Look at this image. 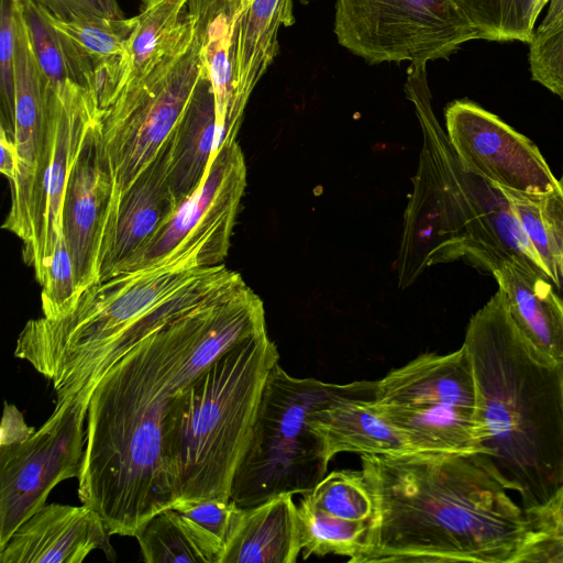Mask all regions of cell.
I'll return each instance as SVG.
<instances>
[{
    "label": "cell",
    "instance_id": "6da1fadb",
    "mask_svg": "<svg viewBox=\"0 0 563 563\" xmlns=\"http://www.w3.org/2000/svg\"><path fill=\"white\" fill-rule=\"evenodd\" d=\"M238 286L141 339L90 389L77 493L110 534L135 537L172 507L167 420L176 398L218 356L267 331L262 299Z\"/></svg>",
    "mask_w": 563,
    "mask_h": 563
},
{
    "label": "cell",
    "instance_id": "7a4b0ae2",
    "mask_svg": "<svg viewBox=\"0 0 563 563\" xmlns=\"http://www.w3.org/2000/svg\"><path fill=\"white\" fill-rule=\"evenodd\" d=\"M375 501L351 563H516L533 526L476 452L361 454Z\"/></svg>",
    "mask_w": 563,
    "mask_h": 563
},
{
    "label": "cell",
    "instance_id": "3957f363",
    "mask_svg": "<svg viewBox=\"0 0 563 563\" xmlns=\"http://www.w3.org/2000/svg\"><path fill=\"white\" fill-rule=\"evenodd\" d=\"M462 346L476 386L479 453L533 525L563 488V365L527 342L499 288L470 319Z\"/></svg>",
    "mask_w": 563,
    "mask_h": 563
},
{
    "label": "cell",
    "instance_id": "277c9868",
    "mask_svg": "<svg viewBox=\"0 0 563 563\" xmlns=\"http://www.w3.org/2000/svg\"><path fill=\"white\" fill-rule=\"evenodd\" d=\"M426 65L411 64L406 81L422 146L404 213L399 286H410L427 267L455 261L493 274L517 260L551 282L501 189L470 170L455 153L432 111Z\"/></svg>",
    "mask_w": 563,
    "mask_h": 563
},
{
    "label": "cell",
    "instance_id": "5b68a950",
    "mask_svg": "<svg viewBox=\"0 0 563 563\" xmlns=\"http://www.w3.org/2000/svg\"><path fill=\"white\" fill-rule=\"evenodd\" d=\"M278 361L264 331L218 356L181 390L167 420L175 501L231 499L264 386Z\"/></svg>",
    "mask_w": 563,
    "mask_h": 563
},
{
    "label": "cell",
    "instance_id": "8992f818",
    "mask_svg": "<svg viewBox=\"0 0 563 563\" xmlns=\"http://www.w3.org/2000/svg\"><path fill=\"white\" fill-rule=\"evenodd\" d=\"M376 384L297 378L277 363L264 386L231 499L247 508L278 495L311 492L327 475L330 462L321 439L310 428V416L341 398H374Z\"/></svg>",
    "mask_w": 563,
    "mask_h": 563
},
{
    "label": "cell",
    "instance_id": "52a82bcc",
    "mask_svg": "<svg viewBox=\"0 0 563 563\" xmlns=\"http://www.w3.org/2000/svg\"><path fill=\"white\" fill-rule=\"evenodd\" d=\"M374 404L412 451L481 452L476 386L463 346L390 369L377 380Z\"/></svg>",
    "mask_w": 563,
    "mask_h": 563
},
{
    "label": "cell",
    "instance_id": "ba28073f",
    "mask_svg": "<svg viewBox=\"0 0 563 563\" xmlns=\"http://www.w3.org/2000/svg\"><path fill=\"white\" fill-rule=\"evenodd\" d=\"M201 45L199 15L197 34L189 46L102 110V139L114 183L103 256L122 196L166 146L205 74Z\"/></svg>",
    "mask_w": 563,
    "mask_h": 563
},
{
    "label": "cell",
    "instance_id": "9c48e42d",
    "mask_svg": "<svg viewBox=\"0 0 563 563\" xmlns=\"http://www.w3.org/2000/svg\"><path fill=\"white\" fill-rule=\"evenodd\" d=\"M333 31L371 64H427L478 38L452 0H336Z\"/></svg>",
    "mask_w": 563,
    "mask_h": 563
},
{
    "label": "cell",
    "instance_id": "30bf717a",
    "mask_svg": "<svg viewBox=\"0 0 563 563\" xmlns=\"http://www.w3.org/2000/svg\"><path fill=\"white\" fill-rule=\"evenodd\" d=\"M246 186V164L236 141L223 145L210 161L199 188L169 220L112 276L173 260L198 258L201 267L221 265Z\"/></svg>",
    "mask_w": 563,
    "mask_h": 563
},
{
    "label": "cell",
    "instance_id": "8fae6325",
    "mask_svg": "<svg viewBox=\"0 0 563 563\" xmlns=\"http://www.w3.org/2000/svg\"><path fill=\"white\" fill-rule=\"evenodd\" d=\"M88 401L74 397L24 441L0 446V547L46 505L60 482L78 477L85 452Z\"/></svg>",
    "mask_w": 563,
    "mask_h": 563
},
{
    "label": "cell",
    "instance_id": "7c38bea8",
    "mask_svg": "<svg viewBox=\"0 0 563 563\" xmlns=\"http://www.w3.org/2000/svg\"><path fill=\"white\" fill-rule=\"evenodd\" d=\"M101 110L93 90L75 81L47 87V142L34 191L32 242L24 261L44 284L54 247L63 232L62 211L68 176L92 117Z\"/></svg>",
    "mask_w": 563,
    "mask_h": 563
},
{
    "label": "cell",
    "instance_id": "4fadbf2b",
    "mask_svg": "<svg viewBox=\"0 0 563 563\" xmlns=\"http://www.w3.org/2000/svg\"><path fill=\"white\" fill-rule=\"evenodd\" d=\"M445 126L461 162L490 184L527 196L559 189V179L537 145L478 104L452 102Z\"/></svg>",
    "mask_w": 563,
    "mask_h": 563
},
{
    "label": "cell",
    "instance_id": "5bb4252c",
    "mask_svg": "<svg viewBox=\"0 0 563 563\" xmlns=\"http://www.w3.org/2000/svg\"><path fill=\"white\" fill-rule=\"evenodd\" d=\"M101 114L99 110L86 129L68 176L62 211L63 232L80 294L100 280L114 189Z\"/></svg>",
    "mask_w": 563,
    "mask_h": 563
},
{
    "label": "cell",
    "instance_id": "9a60e30c",
    "mask_svg": "<svg viewBox=\"0 0 563 563\" xmlns=\"http://www.w3.org/2000/svg\"><path fill=\"white\" fill-rule=\"evenodd\" d=\"M110 536L91 507L46 504L0 547V563H81L93 550L114 561Z\"/></svg>",
    "mask_w": 563,
    "mask_h": 563
},
{
    "label": "cell",
    "instance_id": "2e32d148",
    "mask_svg": "<svg viewBox=\"0 0 563 563\" xmlns=\"http://www.w3.org/2000/svg\"><path fill=\"white\" fill-rule=\"evenodd\" d=\"M136 23L113 81L110 101L137 87L196 37V0H140Z\"/></svg>",
    "mask_w": 563,
    "mask_h": 563
},
{
    "label": "cell",
    "instance_id": "e0dca14e",
    "mask_svg": "<svg viewBox=\"0 0 563 563\" xmlns=\"http://www.w3.org/2000/svg\"><path fill=\"white\" fill-rule=\"evenodd\" d=\"M292 8L294 0H238L232 33V141L252 91L277 55L280 29L294 22Z\"/></svg>",
    "mask_w": 563,
    "mask_h": 563
},
{
    "label": "cell",
    "instance_id": "ac0fdd59",
    "mask_svg": "<svg viewBox=\"0 0 563 563\" xmlns=\"http://www.w3.org/2000/svg\"><path fill=\"white\" fill-rule=\"evenodd\" d=\"M14 122L18 170L11 181L20 191L35 185L47 142V86L38 65L21 0L14 1Z\"/></svg>",
    "mask_w": 563,
    "mask_h": 563
},
{
    "label": "cell",
    "instance_id": "d6986e66",
    "mask_svg": "<svg viewBox=\"0 0 563 563\" xmlns=\"http://www.w3.org/2000/svg\"><path fill=\"white\" fill-rule=\"evenodd\" d=\"M44 11L59 35L74 80L93 90L101 110L106 109L135 16L87 15L60 20Z\"/></svg>",
    "mask_w": 563,
    "mask_h": 563
},
{
    "label": "cell",
    "instance_id": "ffe728a7",
    "mask_svg": "<svg viewBox=\"0 0 563 563\" xmlns=\"http://www.w3.org/2000/svg\"><path fill=\"white\" fill-rule=\"evenodd\" d=\"M177 207L168 183L166 144L120 200L99 282L109 278L121 263L139 251L169 220Z\"/></svg>",
    "mask_w": 563,
    "mask_h": 563
},
{
    "label": "cell",
    "instance_id": "44dd1931",
    "mask_svg": "<svg viewBox=\"0 0 563 563\" xmlns=\"http://www.w3.org/2000/svg\"><path fill=\"white\" fill-rule=\"evenodd\" d=\"M492 275L522 336L545 360L563 365V299L553 284L517 260L503 263Z\"/></svg>",
    "mask_w": 563,
    "mask_h": 563
},
{
    "label": "cell",
    "instance_id": "7402d4cb",
    "mask_svg": "<svg viewBox=\"0 0 563 563\" xmlns=\"http://www.w3.org/2000/svg\"><path fill=\"white\" fill-rule=\"evenodd\" d=\"M292 497L283 494L243 508L220 563H295L302 549Z\"/></svg>",
    "mask_w": 563,
    "mask_h": 563
},
{
    "label": "cell",
    "instance_id": "603a6c76",
    "mask_svg": "<svg viewBox=\"0 0 563 563\" xmlns=\"http://www.w3.org/2000/svg\"><path fill=\"white\" fill-rule=\"evenodd\" d=\"M330 462L343 452L398 454L412 451L405 437L377 410L374 398L338 399L310 416Z\"/></svg>",
    "mask_w": 563,
    "mask_h": 563
},
{
    "label": "cell",
    "instance_id": "cb8c5ba5",
    "mask_svg": "<svg viewBox=\"0 0 563 563\" xmlns=\"http://www.w3.org/2000/svg\"><path fill=\"white\" fill-rule=\"evenodd\" d=\"M214 135V95L205 70L167 142L168 183L178 206L201 185L212 157Z\"/></svg>",
    "mask_w": 563,
    "mask_h": 563
},
{
    "label": "cell",
    "instance_id": "d4e9b609",
    "mask_svg": "<svg viewBox=\"0 0 563 563\" xmlns=\"http://www.w3.org/2000/svg\"><path fill=\"white\" fill-rule=\"evenodd\" d=\"M202 34L201 56L216 102V135L211 159L232 143L229 125L233 101L232 33L238 0H196Z\"/></svg>",
    "mask_w": 563,
    "mask_h": 563
},
{
    "label": "cell",
    "instance_id": "484cf974",
    "mask_svg": "<svg viewBox=\"0 0 563 563\" xmlns=\"http://www.w3.org/2000/svg\"><path fill=\"white\" fill-rule=\"evenodd\" d=\"M135 538L147 563H220L224 551L222 541L172 507L151 517Z\"/></svg>",
    "mask_w": 563,
    "mask_h": 563
},
{
    "label": "cell",
    "instance_id": "4316f807",
    "mask_svg": "<svg viewBox=\"0 0 563 563\" xmlns=\"http://www.w3.org/2000/svg\"><path fill=\"white\" fill-rule=\"evenodd\" d=\"M302 558L335 554L351 563L364 549L371 521H355L327 514L303 496L297 505Z\"/></svg>",
    "mask_w": 563,
    "mask_h": 563
},
{
    "label": "cell",
    "instance_id": "83f0119b",
    "mask_svg": "<svg viewBox=\"0 0 563 563\" xmlns=\"http://www.w3.org/2000/svg\"><path fill=\"white\" fill-rule=\"evenodd\" d=\"M478 38L529 43L544 0H452Z\"/></svg>",
    "mask_w": 563,
    "mask_h": 563
},
{
    "label": "cell",
    "instance_id": "f1b7e54d",
    "mask_svg": "<svg viewBox=\"0 0 563 563\" xmlns=\"http://www.w3.org/2000/svg\"><path fill=\"white\" fill-rule=\"evenodd\" d=\"M303 496L316 508L332 516L372 521L375 501L363 471L334 470Z\"/></svg>",
    "mask_w": 563,
    "mask_h": 563
},
{
    "label": "cell",
    "instance_id": "f546056e",
    "mask_svg": "<svg viewBox=\"0 0 563 563\" xmlns=\"http://www.w3.org/2000/svg\"><path fill=\"white\" fill-rule=\"evenodd\" d=\"M501 189V188H500ZM525 234L544 265L554 287L563 279V262L541 196L501 189Z\"/></svg>",
    "mask_w": 563,
    "mask_h": 563
},
{
    "label": "cell",
    "instance_id": "4dcf8cb0",
    "mask_svg": "<svg viewBox=\"0 0 563 563\" xmlns=\"http://www.w3.org/2000/svg\"><path fill=\"white\" fill-rule=\"evenodd\" d=\"M34 52L49 89L75 81L60 38L46 12L32 0H21ZM76 82V81H75Z\"/></svg>",
    "mask_w": 563,
    "mask_h": 563
},
{
    "label": "cell",
    "instance_id": "1f68e13d",
    "mask_svg": "<svg viewBox=\"0 0 563 563\" xmlns=\"http://www.w3.org/2000/svg\"><path fill=\"white\" fill-rule=\"evenodd\" d=\"M80 296L73 260L62 232L56 240L46 278L42 285L43 317L59 320L68 316L75 309Z\"/></svg>",
    "mask_w": 563,
    "mask_h": 563
},
{
    "label": "cell",
    "instance_id": "d6a6232c",
    "mask_svg": "<svg viewBox=\"0 0 563 563\" xmlns=\"http://www.w3.org/2000/svg\"><path fill=\"white\" fill-rule=\"evenodd\" d=\"M529 44L533 80L563 98V13L541 23Z\"/></svg>",
    "mask_w": 563,
    "mask_h": 563
},
{
    "label": "cell",
    "instance_id": "836d02e7",
    "mask_svg": "<svg viewBox=\"0 0 563 563\" xmlns=\"http://www.w3.org/2000/svg\"><path fill=\"white\" fill-rule=\"evenodd\" d=\"M15 0H0V96L1 128L13 135L14 122V58Z\"/></svg>",
    "mask_w": 563,
    "mask_h": 563
},
{
    "label": "cell",
    "instance_id": "e575fe53",
    "mask_svg": "<svg viewBox=\"0 0 563 563\" xmlns=\"http://www.w3.org/2000/svg\"><path fill=\"white\" fill-rule=\"evenodd\" d=\"M172 508L206 528L222 541L224 547L243 509L232 499L177 500Z\"/></svg>",
    "mask_w": 563,
    "mask_h": 563
},
{
    "label": "cell",
    "instance_id": "d590c367",
    "mask_svg": "<svg viewBox=\"0 0 563 563\" xmlns=\"http://www.w3.org/2000/svg\"><path fill=\"white\" fill-rule=\"evenodd\" d=\"M523 562L563 563V532L533 528L516 561Z\"/></svg>",
    "mask_w": 563,
    "mask_h": 563
},
{
    "label": "cell",
    "instance_id": "8d00e7d4",
    "mask_svg": "<svg viewBox=\"0 0 563 563\" xmlns=\"http://www.w3.org/2000/svg\"><path fill=\"white\" fill-rule=\"evenodd\" d=\"M53 16L71 20L87 15H107L99 0H32ZM108 16V15H107Z\"/></svg>",
    "mask_w": 563,
    "mask_h": 563
},
{
    "label": "cell",
    "instance_id": "74e56055",
    "mask_svg": "<svg viewBox=\"0 0 563 563\" xmlns=\"http://www.w3.org/2000/svg\"><path fill=\"white\" fill-rule=\"evenodd\" d=\"M34 431V428L26 424L18 408L4 401L0 446L20 443L32 435Z\"/></svg>",
    "mask_w": 563,
    "mask_h": 563
},
{
    "label": "cell",
    "instance_id": "f35d334b",
    "mask_svg": "<svg viewBox=\"0 0 563 563\" xmlns=\"http://www.w3.org/2000/svg\"><path fill=\"white\" fill-rule=\"evenodd\" d=\"M541 200L550 219L554 240L563 262V170L559 178V189L542 195ZM559 288L563 289V279Z\"/></svg>",
    "mask_w": 563,
    "mask_h": 563
},
{
    "label": "cell",
    "instance_id": "ab89813d",
    "mask_svg": "<svg viewBox=\"0 0 563 563\" xmlns=\"http://www.w3.org/2000/svg\"><path fill=\"white\" fill-rule=\"evenodd\" d=\"M1 161L0 172L10 180L15 178L18 170V155L13 137L7 131L0 129Z\"/></svg>",
    "mask_w": 563,
    "mask_h": 563
},
{
    "label": "cell",
    "instance_id": "60d3db41",
    "mask_svg": "<svg viewBox=\"0 0 563 563\" xmlns=\"http://www.w3.org/2000/svg\"><path fill=\"white\" fill-rule=\"evenodd\" d=\"M533 528L563 532V488L551 507L533 522Z\"/></svg>",
    "mask_w": 563,
    "mask_h": 563
},
{
    "label": "cell",
    "instance_id": "b9f144b4",
    "mask_svg": "<svg viewBox=\"0 0 563 563\" xmlns=\"http://www.w3.org/2000/svg\"><path fill=\"white\" fill-rule=\"evenodd\" d=\"M550 5L542 23H547L563 13V0H549Z\"/></svg>",
    "mask_w": 563,
    "mask_h": 563
},
{
    "label": "cell",
    "instance_id": "7bdbcfd3",
    "mask_svg": "<svg viewBox=\"0 0 563 563\" xmlns=\"http://www.w3.org/2000/svg\"><path fill=\"white\" fill-rule=\"evenodd\" d=\"M99 2L108 16L123 18L117 0H99Z\"/></svg>",
    "mask_w": 563,
    "mask_h": 563
},
{
    "label": "cell",
    "instance_id": "ee69618b",
    "mask_svg": "<svg viewBox=\"0 0 563 563\" xmlns=\"http://www.w3.org/2000/svg\"><path fill=\"white\" fill-rule=\"evenodd\" d=\"M545 2H548L549 0H544Z\"/></svg>",
    "mask_w": 563,
    "mask_h": 563
}]
</instances>
